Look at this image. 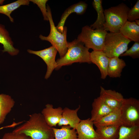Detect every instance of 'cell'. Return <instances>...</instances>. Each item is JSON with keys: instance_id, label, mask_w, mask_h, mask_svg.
I'll list each match as a JSON object with an SVG mask.
<instances>
[{"instance_id": "obj_1", "label": "cell", "mask_w": 139, "mask_h": 139, "mask_svg": "<svg viewBox=\"0 0 139 139\" xmlns=\"http://www.w3.org/2000/svg\"><path fill=\"white\" fill-rule=\"evenodd\" d=\"M12 132L24 134L32 139H54L53 127L47 123L41 113L29 115V119Z\"/></svg>"}, {"instance_id": "obj_2", "label": "cell", "mask_w": 139, "mask_h": 139, "mask_svg": "<svg viewBox=\"0 0 139 139\" xmlns=\"http://www.w3.org/2000/svg\"><path fill=\"white\" fill-rule=\"evenodd\" d=\"M67 48L65 55L56 60V70L75 63H91L90 59L89 49L80 41L76 39L71 42H68Z\"/></svg>"}, {"instance_id": "obj_3", "label": "cell", "mask_w": 139, "mask_h": 139, "mask_svg": "<svg viewBox=\"0 0 139 139\" xmlns=\"http://www.w3.org/2000/svg\"><path fill=\"white\" fill-rule=\"evenodd\" d=\"M130 8L123 3L104 10L105 22L103 29L107 31L116 32L127 21L128 12Z\"/></svg>"}, {"instance_id": "obj_4", "label": "cell", "mask_w": 139, "mask_h": 139, "mask_svg": "<svg viewBox=\"0 0 139 139\" xmlns=\"http://www.w3.org/2000/svg\"><path fill=\"white\" fill-rule=\"evenodd\" d=\"M47 8L50 26V32L47 36L40 34L39 38L41 40L48 41L50 43L52 46L56 49L59 53L60 58H61L65 55L67 50L68 42L66 38L67 28L65 26L63 32H59L55 25L51 9L48 5Z\"/></svg>"}, {"instance_id": "obj_5", "label": "cell", "mask_w": 139, "mask_h": 139, "mask_svg": "<svg viewBox=\"0 0 139 139\" xmlns=\"http://www.w3.org/2000/svg\"><path fill=\"white\" fill-rule=\"evenodd\" d=\"M131 41L119 32L107 33L103 51L109 58L119 57L128 49V45Z\"/></svg>"}, {"instance_id": "obj_6", "label": "cell", "mask_w": 139, "mask_h": 139, "mask_svg": "<svg viewBox=\"0 0 139 139\" xmlns=\"http://www.w3.org/2000/svg\"><path fill=\"white\" fill-rule=\"evenodd\" d=\"M107 33L103 29H92L90 27L85 25L82 28L77 39L93 51H103L105 38Z\"/></svg>"}, {"instance_id": "obj_7", "label": "cell", "mask_w": 139, "mask_h": 139, "mask_svg": "<svg viewBox=\"0 0 139 139\" xmlns=\"http://www.w3.org/2000/svg\"><path fill=\"white\" fill-rule=\"evenodd\" d=\"M121 125L139 126V100L133 98H124L120 109Z\"/></svg>"}, {"instance_id": "obj_8", "label": "cell", "mask_w": 139, "mask_h": 139, "mask_svg": "<svg viewBox=\"0 0 139 139\" xmlns=\"http://www.w3.org/2000/svg\"><path fill=\"white\" fill-rule=\"evenodd\" d=\"M27 51L29 53L39 56L46 63L47 68L45 78L47 79L50 77L53 70L56 69L57 67L55 58L58 51L56 49L52 46L48 48L40 50L34 51L28 49Z\"/></svg>"}, {"instance_id": "obj_9", "label": "cell", "mask_w": 139, "mask_h": 139, "mask_svg": "<svg viewBox=\"0 0 139 139\" xmlns=\"http://www.w3.org/2000/svg\"><path fill=\"white\" fill-rule=\"evenodd\" d=\"M99 97L105 104L114 110L120 109L124 99L120 93L111 90H106L100 87Z\"/></svg>"}, {"instance_id": "obj_10", "label": "cell", "mask_w": 139, "mask_h": 139, "mask_svg": "<svg viewBox=\"0 0 139 139\" xmlns=\"http://www.w3.org/2000/svg\"><path fill=\"white\" fill-rule=\"evenodd\" d=\"M94 125L90 118L81 120L75 129L77 139H100L94 128Z\"/></svg>"}, {"instance_id": "obj_11", "label": "cell", "mask_w": 139, "mask_h": 139, "mask_svg": "<svg viewBox=\"0 0 139 139\" xmlns=\"http://www.w3.org/2000/svg\"><path fill=\"white\" fill-rule=\"evenodd\" d=\"M90 58L91 63L98 67L101 73V78L105 79L108 76L107 70L109 58L103 51H93L90 53Z\"/></svg>"}, {"instance_id": "obj_12", "label": "cell", "mask_w": 139, "mask_h": 139, "mask_svg": "<svg viewBox=\"0 0 139 139\" xmlns=\"http://www.w3.org/2000/svg\"><path fill=\"white\" fill-rule=\"evenodd\" d=\"M63 109L60 107L54 108L52 105L47 104L41 113L47 124L51 127L56 126L61 118Z\"/></svg>"}, {"instance_id": "obj_13", "label": "cell", "mask_w": 139, "mask_h": 139, "mask_svg": "<svg viewBox=\"0 0 139 139\" xmlns=\"http://www.w3.org/2000/svg\"><path fill=\"white\" fill-rule=\"evenodd\" d=\"M80 108L75 109H71L67 107L63 109L61 118L58 124L59 126L69 125L71 128L75 129L77 125L81 120L79 117L77 113Z\"/></svg>"}, {"instance_id": "obj_14", "label": "cell", "mask_w": 139, "mask_h": 139, "mask_svg": "<svg viewBox=\"0 0 139 139\" xmlns=\"http://www.w3.org/2000/svg\"><path fill=\"white\" fill-rule=\"evenodd\" d=\"M92 106L90 119L93 122L115 110L107 105L99 97L94 99Z\"/></svg>"}, {"instance_id": "obj_15", "label": "cell", "mask_w": 139, "mask_h": 139, "mask_svg": "<svg viewBox=\"0 0 139 139\" xmlns=\"http://www.w3.org/2000/svg\"><path fill=\"white\" fill-rule=\"evenodd\" d=\"M87 6L88 5L86 3L81 1L67 8L62 14L59 22L56 27L57 30L62 32L66 21L70 15L73 13H75L78 15H82L86 11Z\"/></svg>"}, {"instance_id": "obj_16", "label": "cell", "mask_w": 139, "mask_h": 139, "mask_svg": "<svg viewBox=\"0 0 139 139\" xmlns=\"http://www.w3.org/2000/svg\"><path fill=\"white\" fill-rule=\"evenodd\" d=\"M0 44L3 46V52H7L12 56L18 54L19 50L14 47L9 33L5 26L0 24Z\"/></svg>"}, {"instance_id": "obj_17", "label": "cell", "mask_w": 139, "mask_h": 139, "mask_svg": "<svg viewBox=\"0 0 139 139\" xmlns=\"http://www.w3.org/2000/svg\"><path fill=\"white\" fill-rule=\"evenodd\" d=\"M15 101L10 95L0 94V124L4 122L6 116L14 107Z\"/></svg>"}, {"instance_id": "obj_18", "label": "cell", "mask_w": 139, "mask_h": 139, "mask_svg": "<svg viewBox=\"0 0 139 139\" xmlns=\"http://www.w3.org/2000/svg\"><path fill=\"white\" fill-rule=\"evenodd\" d=\"M123 59L118 57L109 58L108 67V75L112 78L120 77L123 68L126 66Z\"/></svg>"}, {"instance_id": "obj_19", "label": "cell", "mask_w": 139, "mask_h": 139, "mask_svg": "<svg viewBox=\"0 0 139 139\" xmlns=\"http://www.w3.org/2000/svg\"><path fill=\"white\" fill-rule=\"evenodd\" d=\"M125 37L134 42L139 41V25L135 21H127L119 31Z\"/></svg>"}, {"instance_id": "obj_20", "label": "cell", "mask_w": 139, "mask_h": 139, "mask_svg": "<svg viewBox=\"0 0 139 139\" xmlns=\"http://www.w3.org/2000/svg\"><path fill=\"white\" fill-rule=\"evenodd\" d=\"M93 123L94 125L96 127L113 125L121 126L120 109L114 111Z\"/></svg>"}, {"instance_id": "obj_21", "label": "cell", "mask_w": 139, "mask_h": 139, "mask_svg": "<svg viewBox=\"0 0 139 139\" xmlns=\"http://www.w3.org/2000/svg\"><path fill=\"white\" fill-rule=\"evenodd\" d=\"M120 126L113 125L97 127L95 130L100 139H117Z\"/></svg>"}, {"instance_id": "obj_22", "label": "cell", "mask_w": 139, "mask_h": 139, "mask_svg": "<svg viewBox=\"0 0 139 139\" xmlns=\"http://www.w3.org/2000/svg\"><path fill=\"white\" fill-rule=\"evenodd\" d=\"M102 0H94L92 2L93 6L97 14L96 21L90 26L92 29H103L105 18L102 5Z\"/></svg>"}, {"instance_id": "obj_23", "label": "cell", "mask_w": 139, "mask_h": 139, "mask_svg": "<svg viewBox=\"0 0 139 139\" xmlns=\"http://www.w3.org/2000/svg\"><path fill=\"white\" fill-rule=\"evenodd\" d=\"M54 134V139H77L75 129L69 125L61 126L60 128L53 127Z\"/></svg>"}, {"instance_id": "obj_24", "label": "cell", "mask_w": 139, "mask_h": 139, "mask_svg": "<svg viewBox=\"0 0 139 139\" xmlns=\"http://www.w3.org/2000/svg\"><path fill=\"white\" fill-rule=\"evenodd\" d=\"M28 0H18L13 3L0 6V13L7 16L11 22H14V19L10 15L12 12L22 5H29Z\"/></svg>"}, {"instance_id": "obj_25", "label": "cell", "mask_w": 139, "mask_h": 139, "mask_svg": "<svg viewBox=\"0 0 139 139\" xmlns=\"http://www.w3.org/2000/svg\"><path fill=\"white\" fill-rule=\"evenodd\" d=\"M117 139H139V126H120Z\"/></svg>"}, {"instance_id": "obj_26", "label": "cell", "mask_w": 139, "mask_h": 139, "mask_svg": "<svg viewBox=\"0 0 139 139\" xmlns=\"http://www.w3.org/2000/svg\"><path fill=\"white\" fill-rule=\"evenodd\" d=\"M121 56H129L133 59L139 58V41L135 43L129 49L121 55Z\"/></svg>"}, {"instance_id": "obj_27", "label": "cell", "mask_w": 139, "mask_h": 139, "mask_svg": "<svg viewBox=\"0 0 139 139\" xmlns=\"http://www.w3.org/2000/svg\"><path fill=\"white\" fill-rule=\"evenodd\" d=\"M139 19V0H138L133 6L130 9L127 14V20L134 21Z\"/></svg>"}, {"instance_id": "obj_28", "label": "cell", "mask_w": 139, "mask_h": 139, "mask_svg": "<svg viewBox=\"0 0 139 139\" xmlns=\"http://www.w3.org/2000/svg\"><path fill=\"white\" fill-rule=\"evenodd\" d=\"M29 1L37 5L42 13L44 20L48 21L47 11L46 6V3L48 0H30Z\"/></svg>"}, {"instance_id": "obj_29", "label": "cell", "mask_w": 139, "mask_h": 139, "mask_svg": "<svg viewBox=\"0 0 139 139\" xmlns=\"http://www.w3.org/2000/svg\"><path fill=\"white\" fill-rule=\"evenodd\" d=\"M1 139H32L29 137L23 134L12 132L5 133Z\"/></svg>"}, {"instance_id": "obj_30", "label": "cell", "mask_w": 139, "mask_h": 139, "mask_svg": "<svg viewBox=\"0 0 139 139\" xmlns=\"http://www.w3.org/2000/svg\"><path fill=\"white\" fill-rule=\"evenodd\" d=\"M136 23L137 25H139V20L138 19L135 20L134 21Z\"/></svg>"}, {"instance_id": "obj_31", "label": "cell", "mask_w": 139, "mask_h": 139, "mask_svg": "<svg viewBox=\"0 0 139 139\" xmlns=\"http://www.w3.org/2000/svg\"><path fill=\"white\" fill-rule=\"evenodd\" d=\"M4 1V0H0V4L2 5Z\"/></svg>"}, {"instance_id": "obj_32", "label": "cell", "mask_w": 139, "mask_h": 139, "mask_svg": "<svg viewBox=\"0 0 139 139\" xmlns=\"http://www.w3.org/2000/svg\"></svg>"}]
</instances>
